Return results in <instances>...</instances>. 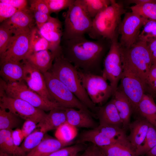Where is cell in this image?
Returning <instances> with one entry per match:
<instances>
[{"label": "cell", "instance_id": "1", "mask_svg": "<svg viewBox=\"0 0 156 156\" xmlns=\"http://www.w3.org/2000/svg\"><path fill=\"white\" fill-rule=\"evenodd\" d=\"M101 39L90 40L85 36L61 40L63 57L78 70L96 75L101 59L105 50Z\"/></svg>", "mask_w": 156, "mask_h": 156}, {"label": "cell", "instance_id": "2", "mask_svg": "<svg viewBox=\"0 0 156 156\" xmlns=\"http://www.w3.org/2000/svg\"><path fill=\"white\" fill-rule=\"evenodd\" d=\"M49 71L90 111L96 113L98 107L91 101L83 87L77 69L63 57L61 51L56 55Z\"/></svg>", "mask_w": 156, "mask_h": 156}, {"label": "cell", "instance_id": "3", "mask_svg": "<svg viewBox=\"0 0 156 156\" xmlns=\"http://www.w3.org/2000/svg\"><path fill=\"white\" fill-rule=\"evenodd\" d=\"M125 12L121 3L111 0L110 5L93 19L87 34L95 40L104 39L111 41L118 34L121 16Z\"/></svg>", "mask_w": 156, "mask_h": 156}, {"label": "cell", "instance_id": "4", "mask_svg": "<svg viewBox=\"0 0 156 156\" xmlns=\"http://www.w3.org/2000/svg\"><path fill=\"white\" fill-rule=\"evenodd\" d=\"M120 49L123 67L134 73L146 87L147 77L153 64L147 43L138 40L129 47L120 46Z\"/></svg>", "mask_w": 156, "mask_h": 156}, {"label": "cell", "instance_id": "5", "mask_svg": "<svg viewBox=\"0 0 156 156\" xmlns=\"http://www.w3.org/2000/svg\"><path fill=\"white\" fill-rule=\"evenodd\" d=\"M64 18L62 40L84 36L92 27L93 19L88 14L81 0H75L68 8Z\"/></svg>", "mask_w": 156, "mask_h": 156}, {"label": "cell", "instance_id": "6", "mask_svg": "<svg viewBox=\"0 0 156 156\" xmlns=\"http://www.w3.org/2000/svg\"><path fill=\"white\" fill-rule=\"evenodd\" d=\"M0 94L21 99L44 111L61 107L56 102L46 99L30 89L24 81L7 83L1 80Z\"/></svg>", "mask_w": 156, "mask_h": 156}, {"label": "cell", "instance_id": "7", "mask_svg": "<svg viewBox=\"0 0 156 156\" xmlns=\"http://www.w3.org/2000/svg\"><path fill=\"white\" fill-rule=\"evenodd\" d=\"M48 92L53 101L61 107L83 110L95 117L91 112L50 71L43 74Z\"/></svg>", "mask_w": 156, "mask_h": 156}, {"label": "cell", "instance_id": "8", "mask_svg": "<svg viewBox=\"0 0 156 156\" xmlns=\"http://www.w3.org/2000/svg\"><path fill=\"white\" fill-rule=\"evenodd\" d=\"M78 71L83 87L95 105L102 104L113 95L112 88L102 76L79 70Z\"/></svg>", "mask_w": 156, "mask_h": 156}, {"label": "cell", "instance_id": "9", "mask_svg": "<svg viewBox=\"0 0 156 156\" xmlns=\"http://www.w3.org/2000/svg\"><path fill=\"white\" fill-rule=\"evenodd\" d=\"M117 36L118 34L111 41L109 51L104 60L102 74V76L109 82L114 93L118 88V83L123 71L120 46Z\"/></svg>", "mask_w": 156, "mask_h": 156}, {"label": "cell", "instance_id": "10", "mask_svg": "<svg viewBox=\"0 0 156 156\" xmlns=\"http://www.w3.org/2000/svg\"><path fill=\"white\" fill-rule=\"evenodd\" d=\"M0 107L25 120H30L38 123L46 116L44 111L36 108L21 99L0 94Z\"/></svg>", "mask_w": 156, "mask_h": 156}, {"label": "cell", "instance_id": "11", "mask_svg": "<svg viewBox=\"0 0 156 156\" xmlns=\"http://www.w3.org/2000/svg\"><path fill=\"white\" fill-rule=\"evenodd\" d=\"M147 20L132 12L125 13L118 29L120 46L129 47L138 41L141 29Z\"/></svg>", "mask_w": 156, "mask_h": 156}, {"label": "cell", "instance_id": "12", "mask_svg": "<svg viewBox=\"0 0 156 156\" xmlns=\"http://www.w3.org/2000/svg\"><path fill=\"white\" fill-rule=\"evenodd\" d=\"M119 88L130 101L133 112H137L140 101L146 92V87L140 78L131 70L123 67Z\"/></svg>", "mask_w": 156, "mask_h": 156}, {"label": "cell", "instance_id": "13", "mask_svg": "<svg viewBox=\"0 0 156 156\" xmlns=\"http://www.w3.org/2000/svg\"><path fill=\"white\" fill-rule=\"evenodd\" d=\"M31 30L13 36L7 50L0 55V64L7 61L21 62L24 60L29 51Z\"/></svg>", "mask_w": 156, "mask_h": 156}, {"label": "cell", "instance_id": "14", "mask_svg": "<svg viewBox=\"0 0 156 156\" xmlns=\"http://www.w3.org/2000/svg\"><path fill=\"white\" fill-rule=\"evenodd\" d=\"M22 62L23 80L28 87L46 99L54 101L48 90L43 74L26 61Z\"/></svg>", "mask_w": 156, "mask_h": 156}, {"label": "cell", "instance_id": "15", "mask_svg": "<svg viewBox=\"0 0 156 156\" xmlns=\"http://www.w3.org/2000/svg\"><path fill=\"white\" fill-rule=\"evenodd\" d=\"M35 22L33 13L27 8L18 10L1 24L14 35L32 29Z\"/></svg>", "mask_w": 156, "mask_h": 156}, {"label": "cell", "instance_id": "16", "mask_svg": "<svg viewBox=\"0 0 156 156\" xmlns=\"http://www.w3.org/2000/svg\"><path fill=\"white\" fill-rule=\"evenodd\" d=\"M62 24L57 18L51 16L48 21L39 29L40 34L49 42L50 51L57 53L61 50L63 36Z\"/></svg>", "mask_w": 156, "mask_h": 156}, {"label": "cell", "instance_id": "17", "mask_svg": "<svg viewBox=\"0 0 156 156\" xmlns=\"http://www.w3.org/2000/svg\"><path fill=\"white\" fill-rule=\"evenodd\" d=\"M57 54L49 50L29 52L23 60L43 74L50 69Z\"/></svg>", "mask_w": 156, "mask_h": 156}, {"label": "cell", "instance_id": "18", "mask_svg": "<svg viewBox=\"0 0 156 156\" xmlns=\"http://www.w3.org/2000/svg\"><path fill=\"white\" fill-rule=\"evenodd\" d=\"M112 99L122 122V128L126 131L130 123L133 109L129 100L123 92L117 88Z\"/></svg>", "mask_w": 156, "mask_h": 156}, {"label": "cell", "instance_id": "19", "mask_svg": "<svg viewBox=\"0 0 156 156\" xmlns=\"http://www.w3.org/2000/svg\"><path fill=\"white\" fill-rule=\"evenodd\" d=\"M150 123L146 119L139 118L130 123L129 127L130 133L127 139L132 146L136 150L144 143Z\"/></svg>", "mask_w": 156, "mask_h": 156}, {"label": "cell", "instance_id": "20", "mask_svg": "<svg viewBox=\"0 0 156 156\" xmlns=\"http://www.w3.org/2000/svg\"><path fill=\"white\" fill-rule=\"evenodd\" d=\"M66 122L76 128L93 129L98 126L92 116L83 110L66 108Z\"/></svg>", "mask_w": 156, "mask_h": 156}, {"label": "cell", "instance_id": "21", "mask_svg": "<svg viewBox=\"0 0 156 156\" xmlns=\"http://www.w3.org/2000/svg\"><path fill=\"white\" fill-rule=\"evenodd\" d=\"M66 108L60 107L51 110L37 125L36 128L45 133L56 129L66 122Z\"/></svg>", "mask_w": 156, "mask_h": 156}, {"label": "cell", "instance_id": "22", "mask_svg": "<svg viewBox=\"0 0 156 156\" xmlns=\"http://www.w3.org/2000/svg\"><path fill=\"white\" fill-rule=\"evenodd\" d=\"M1 76L7 83L23 80L24 68L21 62L7 61L1 64Z\"/></svg>", "mask_w": 156, "mask_h": 156}, {"label": "cell", "instance_id": "23", "mask_svg": "<svg viewBox=\"0 0 156 156\" xmlns=\"http://www.w3.org/2000/svg\"><path fill=\"white\" fill-rule=\"evenodd\" d=\"M97 116L99 124L116 126L122 128V122L118 112L112 99L104 106L98 108Z\"/></svg>", "mask_w": 156, "mask_h": 156}, {"label": "cell", "instance_id": "24", "mask_svg": "<svg viewBox=\"0 0 156 156\" xmlns=\"http://www.w3.org/2000/svg\"><path fill=\"white\" fill-rule=\"evenodd\" d=\"M51 137L43 138L40 144L25 156H47L51 153L71 145Z\"/></svg>", "mask_w": 156, "mask_h": 156}, {"label": "cell", "instance_id": "25", "mask_svg": "<svg viewBox=\"0 0 156 156\" xmlns=\"http://www.w3.org/2000/svg\"><path fill=\"white\" fill-rule=\"evenodd\" d=\"M100 148L106 156H137L127 138Z\"/></svg>", "mask_w": 156, "mask_h": 156}, {"label": "cell", "instance_id": "26", "mask_svg": "<svg viewBox=\"0 0 156 156\" xmlns=\"http://www.w3.org/2000/svg\"><path fill=\"white\" fill-rule=\"evenodd\" d=\"M126 138L111 139L105 136L95 128L83 132L80 135L77 142L78 144H81L86 142H90L101 148Z\"/></svg>", "mask_w": 156, "mask_h": 156}, {"label": "cell", "instance_id": "27", "mask_svg": "<svg viewBox=\"0 0 156 156\" xmlns=\"http://www.w3.org/2000/svg\"><path fill=\"white\" fill-rule=\"evenodd\" d=\"M137 112L156 128V104L153 97L145 93L139 103Z\"/></svg>", "mask_w": 156, "mask_h": 156}, {"label": "cell", "instance_id": "28", "mask_svg": "<svg viewBox=\"0 0 156 156\" xmlns=\"http://www.w3.org/2000/svg\"><path fill=\"white\" fill-rule=\"evenodd\" d=\"M44 50H49L50 51L51 48L49 44L40 34L38 28L34 27L32 29L31 32L29 49L28 53Z\"/></svg>", "mask_w": 156, "mask_h": 156}, {"label": "cell", "instance_id": "29", "mask_svg": "<svg viewBox=\"0 0 156 156\" xmlns=\"http://www.w3.org/2000/svg\"><path fill=\"white\" fill-rule=\"evenodd\" d=\"M78 133L77 128L66 122L56 129L55 133L56 138L64 143L72 144V141Z\"/></svg>", "mask_w": 156, "mask_h": 156}, {"label": "cell", "instance_id": "30", "mask_svg": "<svg viewBox=\"0 0 156 156\" xmlns=\"http://www.w3.org/2000/svg\"><path fill=\"white\" fill-rule=\"evenodd\" d=\"M89 16L92 19L111 4V0H81Z\"/></svg>", "mask_w": 156, "mask_h": 156}, {"label": "cell", "instance_id": "31", "mask_svg": "<svg viewBox=\"0 0 156 156\" xmlns=\"http://www.w3.org/2000/svg\"><path fill=\"white\" fill-rule=\"evenodd\" d=\"M19 118L10 111L0 108V130L12 129L17 127L20 122Z\"/></svg>", "mask_w": 156, "mask_h": 156}, {"label": "cell", "instance_id": "32", "mask_svg": "<svg viewBox=\"0 0 156 156\" xmlns=\"http://www.w3.org/2000/svg\"><path fill=\"white\" fill-rule=\"evenodd\" d=\"M132 12L148 20L156 21V3L153 1L131 6Z\"/></svg>", "mask_w": 156, "mask_h": 156}, {"label": "cell", "instance_id": "33", "mask_svg": "<svg viewBox=\"0 0 156 156\" xmlns=\"http://www.w3.org/2000/svg\"><path fill=\"white\" fill-rule=\"evenodd\" d=\"M156 145V128L150 123L148 132L143 144L136 151L137 156H143Z\"/></svg>", "mask_w": 156, "mask_h": 156}, {"label": "cell", "instance_id": "34", "mask_svg": "<svg viewBox=\"0 0 156 156\" xmlns=\"http://www.w3.org/2000/svg\"><path fill=\"white\" fill-rule=\"evenodd\" d=\"M45 134L40 129L36 128L25 138L20 147L25 153L29 152L40 144L43 139Z\"/></svg>", "mask_w": 156, "mask_h": 156}, {"label": "cell", "instance_id": "35", "mask_svg": "<svg viewBox=\"0 0 156 156\" xmlns=\"http://www.w3.org/2000/svg\"><path fill=\"white\" fill-rule=\"evenodd\" d=\"M95 128L105 136L111 139H117L127 137L126 131L118 126L99 124Z\"/></svg>", "mask_w": 156, "mask_h": 156}, {"label": "cell", "instance_id": "36", "mask_svg": "<svg viewBox=\"0 0 156 156\" xmlns=\"http://www.w3.org/2000/svg\"><path fill=\"white\" fill-rule=\"evenodd\" d=\"M156 39V21L147 20L139 34L138 40L149 43Z\"/></svg>", "mask_w": 156, "mask_h": 156}, {"label": "cell", "instance_id": "37", "mask_svg": "<svg viewBox=\"0 0 156 156\" xmlns=\"http://www.w3.org/2000/svg\"><path fill=\"white\" fill-rule=\"evenodd\" d=\"M0 151L12 156H25L26 153L21 147L16 145L11 137V134L7 138L5 142L0 145Z\"/></svg>", "mask_w": 156, "mask_h": 156}, {"label": "cell", "instance_id": "38", "mask_svg": "<svg viewBox=\"0 0 156 156\" xmlns=\"http://www.w3.org/2000/svg\"><path fill=\"white\" fill-rule=\"evenodd\" d=\"M146 92L153 97L156 96V62L153 63L146 82Z\"/></svg>", "mask_w": 156, "mask_h": 156}, {"label": "cell", "instance_id": "39", "mask_svg": "<svg viewBox=\"0 0 156 156\" xmlns=\"http://www.w3.org/2000/svg\"><path fill=\"white\" fill-rule=\"evenodd\" d=\"M75 0H44L50 13H57L68 8Z\"/></svg>", "mask_w": 156, "mask_h": 156}, {"label": "cell", "instance_id": "40", "mask_svg": "<svg viewBox=\"0 0 156 156\" xmlns=\"http://www.w3.org/2000/svg\"><path fill=\"white\" fill-rule=\"evenodd\" d=\"M12 33L1 25L0 26V55L6 51L12 37Z\"/></svg>", "mask_w": 156, "mask_h": 156}, {"label": "cell", "instance_id": "41", "mask_svg": "<svg viewBox=\"0 0 156 156\" xmlns=\"http://www.w3.org/2000/svg\"><path fill=\"white\" fill-rule=\"evenodd\" d=\"M84 149L83 146L80 144L66 146L54 151L47 156H71L78 153Z\"/></svg>", "mask_w": 156, "mask_h": 156}, {"label": "cell", "instance_id": "42", "mask_svg": "<svg viewBox=\"0 0 156 156\" xmlns=\"http://www.w3.org/2000/svg\"><path fill=\"white\" fill-rule=\"evenodd\" d=\"M18 10L12 6L0 2V22L2 23L12 17Z\"/></svg>", "mask_w": 156, "mask_h": 156}, {"label": "cell", "instance_id": "43", "mask_svg": "<svg viewBox=\"0 0 156 156\" xmlns=\"http://www.w3.org/2000/svg\"><path fill=\"white\" fill-rule=\"evenodd\" d=\"M29 9L32 12L39 11L50 15L51 13L48 7L44 0L30 1Z\"/></svg>", "mask_w": 156, "mask_h": 156}, {"label": "cell", "instance_id": "44", "mask_svg": "<svg viewBox=\"0 0 156 156\" xmlns=\"http://www.w3.org/2000/svg\"><path fill=\"white\" fill-rule=\"evenodd\" d=\"M32 12L34 13L35 23L38 29L48 21L51 16L50 14L39 11Z\"/></svg>", "mask_w": 156, "mask_h": 156}, {"label": "cell", "instance_id": "45", "mask_svg": "<svg viewBox=\"0 0 156 156\" xmlns=\"http://www.w3.org/2000/svg\"><path fill=\"white\" fill-rule=\"evenodd\" d=\"M37 124L36 122L31 120H27L25 121L21 129L25 138L36 129Z\"/></svg>", "mask_w": 156, "mask_h": 156}, {"label": "cell", "instance_id": "46", "mask_svg": "<svg viewBox=\"0 0 156 156\" xmlns=\"http://www.w3.org/2000/svg\"><path fill=\"white\" fill-rule=\"evenodd\" d=\"M102 153L101 150L99 147L92 144L85 149L81 156H102Z\"/></svg>", "mask_w": 156, "mask_h": 156}, {"label": "cell", "instance_id": "47", "mask_svg": "<svg viewBox=\"0 0 156 156\" xmlns=\"http://www.w3.org/2000/svg\"><path fill=\"white\" fill-rule=\"evenodd\" d=\"M0 2L8 4L18 10L27 8V1L25 0H0Z\"/></svg>", "mask_w": 156, "mask_h": 156}, {"label": "cell", "instance_id": "48", "mask_svg": "<svg viewBox=\"0 0 156 156\" xmlns=\"http://www.w3.org/2000/svg\"><path fill=\"white\" fill-rule=\"evenodd\" d=\"M11 137L15 144L18 146L25 138L21 129L18 128L12 131Z\"/></svg>", "mask_w": 156, "mask_h": 156}, {"label": "cell", "instance_id": "49", "mask_svg": "<svg viewBox=\"0 0 156 156\" xmlns=\"http://www.w3.org/2000/svg\"><path fill=\"white\" fill-rule=\"evenodd\" d=\"M147 45L151 55L153 63L156 62V39L147 43Z\"/></svg>", "mask_w": 156, "mask_h": 156}, {"label": "cell", "instance_id": "50", "mask_svg": "<svg viewBox=\"0 0 156 156\" xmlns=\"http://www.w3.org/2000/svg\"><path fill=\"white\" fill-rule=\"evenodd\" d=\"M153 1V0H130L126 1L129 3H134L135 4V5H138L151 2Z\"/></svg>", "mask_w": 156, "mask_h": 156}, {"label": "cell", "instance_id": "51", "mask_svg": "<svg viewBox=\"0 0 156 156\" xmlns=\"http://www.w3.org/2000/svg\"><path fill=\"white\" fill-rule=\"evenodd\" d=\"M145 156H156V145L148 152Z\"/></svg>", "mask_w": 156, "mask_h": 156}, {"label": "cell", "instance_id": "52", "mask_svg": "<svg viewBox=\"0 0 156 156\" xmlns=\"http://www.w3.org/2000/svg\"><path fill=\"white\" fill-rule=\"evenodd\" d=\"M0 156H12L6 153L0 151Z\"/></svg>", "mask_w": 156, "mask_h": 156}, {"label": "cell", "instance_id": "53", "mask_svg": "<svg viewBox=\"0 0 156 156\" xmlns=\"http://www.w3.org/2000/svg\"><path fill=\"white\" fill-rule=\"evenodd\" d=\"M71 156H79L78 153H75Z\"/></svg>", "mask_w": 156, "mask_h": 156}, {"label": "cell", "instance_id": "54", "mask_svg": "<svg viewBox=\"0 0 156 156\" xmlns=\"http://www.w3.org/2000/svg\"><path fill=\"white\" fill-rule=\"evenodd\" d=\"M102 152H103V153H102V156H106V155H105V154L103 153V152L102 151Z\"/></svg>", "mask_w": 156, "mask_h": 156}, {"label": "cell", "instance_id": "55", "mask_svg": "<svg viewBox=\"0 0 156 156\" xmlns=\"http://www.w3.org/2000/svg\"><path fill=\"white\" fill-rule=\"evenodd\" d=\"M154 1L155 3H156V0H154Z\"/></svg>", "mask_w": 156, "mask_h": 156}]
</instances>
